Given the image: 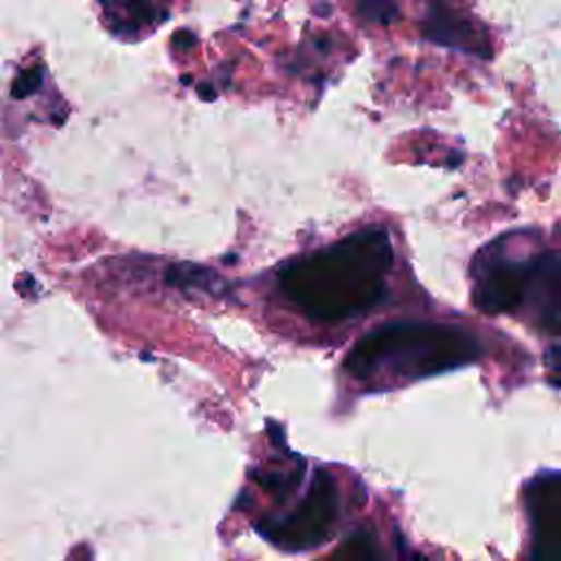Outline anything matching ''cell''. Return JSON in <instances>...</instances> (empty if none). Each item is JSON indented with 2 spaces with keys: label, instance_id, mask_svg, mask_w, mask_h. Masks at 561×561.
<instances>
[{
  "label": "cell",
  "instance_id": "obj_1",
  "mask_svg": "<svg viewBox=\"0 0 561 561\" xmlns=\"http://www.w3.org/2000/svg\"><path fill=\"white\" fill-rule=\"evenodd\" d=\"M393 246L382 228L360 230L290 263L278 276L284 297L314 323H343L369 312L386 293Z\"/></svg>",
  "mask_w": 561,
  "mask_h": 561
},
{
  "label": "cell",
  "instance_id": "obj_4",
  "mask_svg": "<svg viewBox=\"0 0 561 561\" xmlns=\"http://www.w3.org/2000/svg\"><path fill=\"white\" fill-rule=\"evenodd\" d=\"M533 263L489 256L476 270V306L487 314H504L526 303Z\"/></svg>",
  "mask_w": 561,
  "mask_h": 561
},
{
  "label": "cell",
  "instance_id": "obj_7",
  "mask_svg": "<svg viewBox=\"0 0 561 561\" xmlns=\"http://www.w3.org/2000/svg\"><path fill=\"white\" fill-rule=\"evenodd\" d=\"M325 561H384V552L375 530L365 526L351 533Z\"/></svg>",
  "mask_w": 561,
  "mask_h": 561
},
{
  "label": "cell",
  "instance_id": "obj_9",
  "mask_svg": "<svg viewBox=\"0 0 561 561\" xmlns=\"http://www.w3.org/2000/svg\"><path fill=\"white\" fill-rule=\"evenodd\" d=\"M406 561H428L426 557H419V554H413V557H408Z\"/></svg>",
  "mask_w": 561,
  "mask_h": 561
},
{
  "label": "cell",
  "instance_id": "obj_3",
  "mask_svg": "<svg viewBox=\"0 0 561 561\" xmlns=\"http://www.w3.org/2000/svg\"><path fill=\"white\" fill-rule=\"evenodd\" d=\"M338 485L330 472L319 469L301 504L284 520L261 526V533L280 550L306 552L319 548L338 520Z\"/></svg>",
  "mask_w": 561,
  "mask_h": 561
},
{
  "label": "cell",
  "instance_id": "obj_2",
  "mask_svg": "<svg viewBox=\"0 0 561 561\" xmlns=\"http://www.w3.org/2000/svg\"><path fill=\"white\" fill-rule=\"evenodd\" d=\"M476 338L463 330L432 323H391L365 336L347 356V371L358 380L413 382L474 362Z\"/></svg>",
  "mask_w": 561,
  "mask_h": 561
},
{
  "label": "cell",
  "instance_id": "obj_6",
  "mask_svg": "<svg viewBox=\"0 0 561 561\" xmlns=\"http://www.w3.org/2000/svg\"><path fill=\"white\" fill-rule=\"evenodd\" d=\"M559 256L554 252L544 254L533 263L530 272V284L526 299H533L535 310L541 314L544 327L550 332L557 330L559 325Z\"/></svg>",
  "mask_w": 561,
  "mask_h": 561
},
{
  "label": "cell",
  "instance_id": "obj_5",
  "mask_svg": "<svg viewBox=\"0 0 561 561\" xmlns=\"http://www.w3.org/2000/svg\"><path fill=\"white\" fill-rule=\"evenodd\" d=\"M533 520V561H561V482L557 474L533 480L528 489Z\"/></svg>",
  "mask_w": 561,
  "mask_h": 561
},
{
  "label": "cell",
  "instance_id": "obj_8",
  "mask_svg": "<svg viewBox=\"0 0 561 561\" xmlns=\"http://www.w3.org/2000/svg\"><path fill=\"white\" fill-rule=\"evenodd\" d=\"M43 77H45L43 67H34V69L23 71L12 84V97L14 99H27V97L36 95L43 86Z\"/></svg>",
  "mask_w": 561,
  "mask_h": 561
}]
</instances>
